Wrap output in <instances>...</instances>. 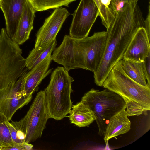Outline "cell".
<instances>
[{
    "label": "cell",
    "mask_w": 150,
    "mask_h": 150,
    "mask_svg": "<svg viewBox=\"0 0 150 150\" xmlns=\"http://www.w3.org/2000/svg\"><path fill=\"white\" fill-rule=\"evenodd\" d=\"M33 145L29 143L24 142L17 144L14 146L7 147L5 150H30L32 149Z\"/></svg>",
    "instance_id": "26"
},
{
    "label": "cell",
    "mask_w": 150,
    "mask_h": 150,
    "mask_svg": "<svg viewBox=\"0 0 150 150\" xmlns=\"http://www.w3.org/2000/svg\"><path fill=\"white\" fill-rule=\"evenodd\" d=\"M81 101L93 112L98 134L101 136H104L110 119L126 108L122 96L107 88L101 91L92 88L84 94Z\"/></svg>",
    "instance_id": "4"
},
{
    "label": "cell",
    "mask_w": 150,
    "mask_h": 150,
    "mask_svg": "<svg viewBox=\"0 0 150 150\" xmlns=\"http://www.w3.org/2000/svg\"><path fill=\"white\" fill-rule=\"evenodd\" d=\"M143 64L147 85L150 88V54L148 55L143 62Z\"/></svg>",
    "instance_id": "25"
},
{
    "label": "cell",
    "mask_w": 150,
    "mask_h": 150,
    "mask_svg": "<svg viewBox=\"0 0 150 150\" xmlns=\"http://www.w3.org/2000/svg\"><path fill=\"white\" fill-rule=\"evenodd\" d=\"M103 86L123 98L139 103L145 111L150 110V88L142 86L130 79L118 62L111 70Z\"/></svg>",
    "instance_id": "6"
},
{
    "label": "cell",
    "mask_w": 150,
    "mask_h": 150,
    "mask_svg": "<svg viewBox=\"0 0 150 150\" xmlns=\"http://www.w3.org/2000/svg\"><path fill=\"white\" fill-rule=\"evenodd\" d=\"M148 14L146 16V18L144 20L145 26L144 28L147 32L148 36H150V0L149 1L148 6Z\"/></svg>",
    "instance_id": "27"
},
{
    "label": "cell",
    "mask_w": 150,
    "mask_h": 150,
    "mask_svg": "<svg viewBox=\"0 0 150 150\" xmlns=\"http://www.w3.org/2000/svg\"><path fill=\"white\" fill-rule=\"evenodd\" d=\"M131 125L125 110L112 117L107 125L104 133V139L106 144L110 139L129 131Z\"/></svg>",
    "instance_id": "15"
},
{
    "label": "cell",
    "mask_w": 150,
    "mask_h": 150,
    "mask_svg": "<svg viewBox=\"0 0 150 150\" xmlns=\"http://www.w3.org/2000/svg\"><path fill=\"white\" fill-rule=\"evenodd\" d=\"M142 13L137 2L127 4L117 12L107 29V38L105 52L100 65L93 73L94 81L102 87L115 64L124 55L138 29L144 28Z\"/></svg>",
    "instance_id": "1"
},
{
    "label": "cell",
    "mask_w": 150,
    "mask_h": 150,
    "mask_svg": "<svg viewBox=\"0 0 150 150\" xmlns=\"http://www.w3.org/2000/svg\"><path fill=\"white\" fill-rule=\"evenodd\" d=\"M35 13L28 0H27L16 32L12 39L19 45L23 44L29 38L30 33L33 29Z\"/></svg>",
    "instance_id": "14"
},
{
    "label": "cell",
    "mask_w": 150,
    "mask_h": 150,
    "mask_svg": "<svg viewBox=\"0 0 150 150\" xmlns=\"http://www.w3.org/2000/svg\"><path fill=\"white\" fill-rule=\"evenodd\" d=\"M101 3L103 5L108 6H110L111 0H101Z\"/></svg>",
    "instance_id": "28"
},
{
    "label": "cell",
    "mask_w": 150,
    "mask_h": 150,
    "mask_svg": "<svg viewBox=\"0 0 150 150\" xmlns=\"http://www.w3.org/2000/svg\"><path fill=\"white\" fill-rule=\"evenodd\" d=\"M150 38L144 27L139 28L125 52L122 59L142 62L150 54Z\"/></svg>",
    "instance_id": "11"
},
{
    "label": "cell",
    "mask_w": 150,
    "mask_h": 150,
    "mask_svg": "<svg viewBox=\"0 0 150 150\" xmlns=\"http://www.w3.org/2000/svg\"><path fill=\"white\" fill-rule=\"evenodd\" d=\"M72 15L69 35L80 39L88 36L99 11L93 0H81Z\"/></svg>",
    "instance_id": "9"
},
{
    "label": "cell",
    "mask_w": 150,
    "mask_h": 150,
    "mask_svg": "<svg viewBox=\"0 0 150 150\" xmlns=\"http://www.w3.org/2000/svg\"><path fill=\"white\" fill-rule=\"evenodd\" d=\"M76 0H28L35 12L56 9L64 6L67 7Z\"/></svg>",
    "instance_id": "19"
},
{
    "label": "cell",
    "mask_w": 150,
    "mask_h": 150,
    "mask_svg": "<svg viewBox=\"0 0 150 150\" xmlns=\"http://www.w3.org/2000/svg\"><path fill=\"white\" fill-rule=\"evenodd\" d=\"M68 71L64 67H57L52 72L49 84L44 90L49 118L61 120L71 109V95L74 79Z\"/></svg>",
    "instance_id": "3"
},
{
    "label": "cell",
    "mask_w": 150,
    "mask_h": 150,
    "mask_svg": "<svg viewBox=\"0 0 150 150\" xmlns=\"http://www.w3.org/2000/svg\"><path fill=\"white\" fill-rule=\"evenodd\" d=\"M69 114L71 123L79 127H88L95 120L93 112L81 101L72 105Z\"/></svg>",
    "instance_id": "16"
},
{
    "label": "cell",
    "mask_w": 150,
    "mask_h": 150,
    "mask_svg": "<svg viewBox=\"0 0 150 150\" xmlns=\"http://www.w3.org/2000/svg\"><path fill=\"white\" fill-rule=\"evenodd\" d=\"M99 54L98 46L91 36L78 39L66 35L51 57L68 71L82 69L92 71Z\"/></svg>",
    "instance_id": "2"
},
{
    "label": "cell",
    "mask_w": 150,
    "mask_h": 150,
    "mask_svg": "<svg viewBox=\"0 0 150 150\" xmlns=\"http://www.w3.org/2000/svg\"><path fill=\"white\" fill-rule=\"evenodd\" d=\"M6 123L9 131L11 138L16 144H18L25 142V135L23 132L17 128L7 120Z\"/></svg>",
    "instance_id": "23"
},
{
    "label": "cell",
    "mask_w": 150,
    "mask_h": 150,
    "mask_svg": "<svg viewBox=\"0 0 150 150\" xmlns=\"http://www.w3.org/2000/svg\"><path fill=\"white\" fill-rule=\"evenodd\" d=\"M139 0H111L110 6L115 14L125 4L133 1L137 2Z\"/></svg>",
    "instance_id": "24"
},
{
    "label": "cell",
    "mask_w": 150,
    "mask_h": 150,
    "mask_svg": "<svg viewBox=\"0 0 150 150\" xmlns=\"http://www.w3.org/2000/svg\"><path fill=\"white\" fill-rule=\"evenodd\" d=\"M27 0H2L0 8L5 18L6 30L12 39L16 32Z\"/></svg>",
    "instance_id": "12"
},
{
    "label": "cell",
    "mask_w": 150,
    "mask_h": 150,
    "mask_svg": "<svg viewBox=\"0 0 150 150\" xmlns=\"http://www.w3.org/2000/svg\"><path fill=\"white\" fill-rule=\"evenodd\" d=\"M51 54L48 55L43 61L34 68L29 70L25 76L24 81V88L27 94L32 96L36 91L38 85L52 71L49 69L52 60Z\"/></svg>",
    "instance_id": "13"
},
{
    "label": "cell",
    "mask_w": 150,
    "mask_h": 150,
    "mask_svg": "<svg viewBox=\"0 0 150 150\" xmlns=\"http://www.w3.org/2000/svg\"><path fill=\"white\" fill-rule=\"evenodd\" d=\"M48 119L45 91H40L24 117L18 121L11 123L23 132L25 142L30 143L41 137Z\"/></svg>",
    "instance_id": "7"
},
{
    "label": "cell",
    "mask_w": 150,
    "mask_h": 150,
    "mask_svg": "<svg viewBox=\"0 0 150 150\" xmlns=\"http://www.w3.org/2000/svg\"><path fill=\"white\" fill-rule=\"evenodd\" d=\"M126 105L125 110L128 116H138L145 111L144 109L139 103L125 98H123Z\"/></svg>",
    "instance_id": "22"
},
{
    "label": "cell",
    "mask_w": 150,
    "mask_h": 150,
    "mask_svg": "<svg viewBox=\"0 0 150 150\" xmlns=\"http://www.w3.org/2000/svg\"><path fill=\"white\" fill-rule=\"evenodd\" d=\"M70 14L65 8L61 7L55 9L45 18L43 25L38 31L34 47L37 50H41L56 39L64 22Z\"/></svg>",
    "instance_id": "10"
},
{
    "label": "cell",
    "mask_w": 150,
    "mask_h": 150,
    "mask_svg": "<svg viewBox=\"0 0 150 150\" xmlns=\"http://www.w3.org/2000/svg\"><path fill=\"white\" fill-rule=\"evenodd\" d=\"M28 72L0 90V112L9 121L15 112L27 105L32 98V96L27 95L24 88V79Z\"/></svg>",
    "instance_id": "8"
},
{
    "label": "cell",
    "mask_w": 150,
    "mask_h": 150,
    "mask_svg": "<svg viewBox=\"0 0 150 150\" xmlns=\"http://www.w3.org/2000/svg\"><path fill=\"white\" fill-rule=\"evenodd\" d=\"M57 44V41L55 39L43 49L38 50L34 47L25 59V65L28 70L33 69L48 55L51 54L55 49Z\"/></svg>",
    "instance_id": "18"
},
{
    "label": "cell",
    "mask_w": 150,
    "mask_h": 150,
    "mask_svg": "<svg viewBox=\"0 0 150 150\" xmlns=\"http://www.w3.org/2000/svg\"><path fill=\"white\" fill-rule=\"evenodd\" d=\"M2 1V0H0V8L1 7V2Z\"/></svg>",
    "instance_id": "29"
},
{
    "label": "cell",
    "mask_w": 150,
    "mask_h": 150,
    "mask_svg": "<svg viewBox=\"0 0 150 150\" xmlns=\"http://www.w3.org/2000/svg\"><path fill=\"white\" fill-rule=\"evenodd\" d=\"M28 69L19 45L8 35L5 28L0 32V90L17 80Z\"/></svg>",
    "instance_id": "5"
},
{
    "label": "cell",
    "mask_w": 150,
    "mask_h": 150,
    "mask_svg": "<svg viewBox=\"0 0 150 150\" xmlns=\"http://www.w3.org/2000/svg\"><path fill=\"white\" fill-rule=\"evenodd\" d=\"M99 11L102 24L107 29L114 19L116 14L110 6L103 4L101 0H93Z\"/></svg>",
    "instance_id": "21"
},
{
    "label": "cell",
    "mask_w": 150,
    "mask_h": 150,
    "mask_svg": "<svg viewBox=\"0 0 150 150\" xmlns=\"http://www.w3.org/2000/svg\"><path fill=\"white\" fill-rule=\"evenodd\" d=\"M118 62L124 72L130 79L142 86L149 87L144 72L143 62H137L122 59Z\"/></svg>",
    "instance_id": "17"
},
{
    "label": "cell",
    "mask_w": 150,
    "mask_h": 150,
    "mask_svg": "<svg viewBox=\"0 0 150 150\" xmlns=\"http://www.w3.org/2000/svg\"><path fill=\"white\" fill-rule=\"evenodd\" d=\"M7 118L0 112V148L1 150L17 144L13 141L6 122Z\"/></svg>",
    "instance_id": "20"
},
{
    "label": "cell",
    "mask_w": 150,
    "mask_h": 150,
    "mask_svg": "<svg viewBox=\"0 0 150 150\" xmlns=\"http://www.w3.org/2000/svg\"><path fill=\"white\" fill-rule=\"evenodd\" d=\"M0 150H1V149L0 148Z\"/></svg>",
    "instance_id": "30"
}]
</instances>
